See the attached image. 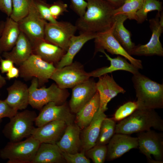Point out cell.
<instances>
[{
  "instance_id": "1",
  "label": "cell",
  "mask_w": 163,
  "mask_h": 163,
  "mask_svg": "<svg viewBox=\"0 0 163 163\" xmlns=\"http://www.w3.org/2000/svg\"><path fill=\"white\" fill-rule=\"evenodd\" d=\"M85 0L87 3L85 12L75 24L79 34H97L110 29L115 22V8L104 0Z\"/></svg>"
},
{
  "instance_id": "2",
  "label": "cell",
  "mask_w": 163,
  "mask_h": 163,
  "mask_svg": "<svg viewBox=\"0 0 163 163\" xmlns=\"http://www.w3.org/2000/svg\"><path fill=\"white\" fill-rule=\"evenodd\" d=\"M136 92L137 109L163 108V84L158 83L139 72L132 78Z\"/></svg>"
},
{
  "instance_id": "3",
  "label": "cell",
  "mask_w": 163,
  "mask_h": 163,
  "mask_svg": "<svg viewBox=\"0 0 163 163\" xmlns=\"http://www.w3.org/2000/svg\"><path fill=\"white\" fill-rule=\"evenodd\" d=\"M152 128L163 131V120L155 109H136L116 126L115 133L130 135L148 131Z\"/></svg>"
},
{
  "instance_id": "4",
  "label": "cell",
  "mask_w": 163,
  "mask_h": 163,
  "mask_svg": "<svg viewBox=\"0 0 163 163\" xmlns=\"http://www.w3.org/2000/svg\"><path fill=\"white\" fill-rule=\"evenodd\" d=\"M39 86L37 79L34 78L28 87L29 104L35 109L40 110L51 102L59 105L63 104L66 102L69 95L67 89L60 88L56 83L52 84L47 88H39Z\"/></svg>"
},
{
  "instance_id": "5",
  "label": "cell",
  "mask_w": 163,
  "mask_h": 163,
  "mask_svg": "<svg viewBox=\"0 0 163 163\" xmlns=\"http://www.w3.org/2000/svg\"><path fill=\"white\" fill-rule=\"evenodd\" d=\"M40 143L30 136L23 141L8 142L0 151V157L8 163H31Z\"/></svg>"
},
{
  "instance_id": "6",
  "label": "cell",
  "mask_w": 163,
  "mask_h": 163,
  "mask_svg": "<svg viewBox=\"0 0 163 163\" xmlns=\"http://www.w3.org/2000/svg\"><path fill=\"white\" fill-rule=\"evenodd\" d=\"M37 115L35 112L29 110L17 112L10 118L3 133L10 140L14 142L30 136L35 128L34 126Z\"/></svg>"
},
{
  "instance_id": "7",
  "label": "cell",
  "mask_w": 163,
  "mask_h": 163,
  "mask_svg": "<svg viewBox=\"0 0 163 163\" xmlns=\"http://www.w3.org/2000/svg\"><path fill=\"white\" fill-rule=\"evenodd\" d=\"M19 76L26 79L37 78L39 85L48 82L56 67L40 57L32 53L26 61L19 66Z\"/></svg>"
},
{
  "instance_id": "8",
  "label": "cell",
  "mask_w": 163,
  "mask_h": 163,
  "mask_svg": "<svg viewBox=\"0 0 163 163\" xmlns=\"http://www.w3.org/2000/svg\"><path fill=\"white\" fill-rule=\"evenodd\" d=\"M138 147L150 163H163V134L150 129L138 133Z\"/></svg>"
},
{
  "instance_id": "9",
  "label": "cell",
  "mask_w": 163,
  "mask_h": 163,
  "mask_svg": "<svg viewBox=\"0 0 163 163\" xmlns=\"http://www.w3.org/2000/svg\"><path fill=\"white\" fill-rule=\"evenodd\" d=\"M90 77L81 63L77 62L60 68H56L50 79L54 81L60 88H72L87 80Z\"/></svg>"
},
{
  "instance_id": "10",
  "label": "cell",
  "mask_w": 163,
  "mask_h": 163,
  "mask_svg": "<svg viewBox=\"0 0 163 163\" xmlns=\"http://www.w3.org/2000/svg\"><path fill=\"white\" fill-rule=\"evenodd\" d=\"M152 34L149 41L144 45H136L130 55L163 56V48L159 38L163 31V15L158 12L155 17L149 20Z\"/></svg>"
},
{
  "instance_id": "11",
  "label": "cell",
  "mask_w": 163,
  "mask_h": 163,
  "mask_svg": "<svg viewBox=\"0 0 163 163\" xmlns=\"http://www.w3.org/2000/svg\"><path fill=\"white\" fill-rule=\"evenodd\" d=\"M18 22L21 31L26 36L32 45L44 38L45 28L47 22L40 16L33 0H30L27 14Z\"/></svg>"
},
{
  "instance_id": "12",
  "label": "cell",
  "mask_w": 163,
  "mask_h": 163,
  "mask_svg": "<svg viewBox=\"0 0 163 163\" xmlns=\"http://www.w3.org/2000/svg\"><path fill=\"white\" fill-rule=\"evenodd\" d=\"M77 30L75 25L69 22H47L45 28L44 38L66 51L71 39Z\"/></svg>"
},
{
  "instance_id": "13",
  "label": "cell",
  "mask_w": 163,
  "mask_h": 163,
  "mask_svg": "<svg viewBox=\"0 0 163 163\" xmlns=\"http://www.w3.org/2000/svg\"><path fill=\"white\" fill-rule=\"evenodd\" d=\"M113 27L106 31L97 34L94 39V53L101 50H106L112 55L124 57L138 69H142V61L134 58L129 55L114 37L112 33Z\"/></svg>"
},
{
  "instance_id": "14",
  "label": "cell",
  "mask_w": 163,
  "mask_h": 163,
  "mask_svg": "<svg viewBox=\"0 0 163 163\" xmlns=\"http://www.w3.org/2000/svg\"><path fill=\"white\" fill-rule=\"evenodd\" d=\"M72 113L66 102L59 105L51 102L40 110L36 118L35 125L38 127L50 122L61 120L68 125L74 123L75 116Z\"/></svg>"
},
{
  "instance_id": "15",
  "label": "cell",
  "mask_w": 163,
  "mask_h": 163,
  "mask_svg": "<svg viewBox=\"0 0 163 163\" xmlns=\"http://www.w3.org/2000/svg\"><path fill=\"white\" fill-rule=\"evenodd\" d=\"M97 91L96 82L90 78L72 88L69 106L71 112L76 113L79 111Z\"/></svg>"
},
{
  "instance_id": "16",
  "label": "cell",
  "mask_w": 163,
  "mask_h": 163,
  "mask_svg": "<svg viewBox=\"0 0 163 163\" xmlns=\"http://www.w3.org/2000/svg\"><path fill=\"white\" fill-rule=\"evenodd\" d=\"M138 145L137 137H132L128 134L116 133L107 145L106 160L111 161L119 158L130 150L138 148Z\"/></svg>"
},
{
  "instance_id": "17",
  "label": "cell",
  "mask_w": 163,
  "mask_h": 163,
  "mask_svg": "<svg viewBox=\"0 0 163 163\" xmlns=\"http://www.w3.org/2000/svg\"><path fill=\"white\" fill-rule=\"evenodd\" d=\"M99 78L96 82V88L100 97V107L99 110L104 112L107 109L109 102L119 93H124V89L115 81L112 76L108 74Z\"/></svg>"
},
{
  "instance_id": "18",
  "label": "cell",
  "mask_w": 163,
  "mask_h": 163,
  "mask_svg": "<svg viewBox=\"0 0 163 163\" xmlns=\"http://www.w3.org/2000/svg\"><path fill=\"white\" fill-rule=\"evenodd\" d=\"M67 126L63 121H53L35 127L31 136L40 143L56 144L62 136Z\"/></svg>"
},
{
  "instance_id": "19",
  "label": "cell",
  "mask_w": 163,
  "mask_h": 163,
  "mask_svg": "<svg viewBox=\"0 0 163 163\" xmlns=\"http://www.w3.org/2000/svg\"><path fill=\"white\" fill-rule=\"evenodd\" d=\"M7 90L8 96L4 101L10 107L17 111L27 107L29 104V94L26 84L16 80Z\"/></svg>"
},
{
  "instance_id": "20",
  "label": "cell",
  "mask_w": 163,
  "mask_h": 163,
  "mask_svg": "<svg viewBox=\"0 0 163 163\" xmlns=\"http://www.w3.org/2000/svg\"><path fill=\"white\" fill-rule=\"evenodd\" d=\"M106 117L104 112L98 109L89 124L82 129L80 134L81 151L85 152L96 145L101 122Z\"/></svg>"
},
{
  "instance_id": "21",
  "label": "cell",
  "mask_w": 163,
  "mask_h": 163,
  "mask_svg": "<svg viewBox=\"0 0 163 163\" xmlns=\"http://www.w3.org/2000/svg\"><path fill=\"white\" fill-rule=\"evenodd\" d=\"M32 53V46L30 41L21 32L16 43L11 50L3 53L1 55L4 58L10 60L14 64L19 66Z\"/></svg>"
},
{
  "instance_id": "22",
  "label": "cell",
  "mask_w": 163,
  "mask_h": 163,
  "mask_svg": "<svg viewBox=\"0 0 163 163\" xmlns=\"http://www.w3.org/2000/svg\"><path fill=\"white\" fill-rule=\"evenodd\" d=\"M33 53L48 62L55 65L66 53L63 49L46 40H40L32 44Z\"/></svg>"
},
{
  "instance_id": "23",
  "label": "cell",
  "mask_w": 163,
  "mask_h": 163,
  "mask_svg": "<svg viewBox=\"0 0 163 163\" xmlns=\"http://www.w3.org/2000/svg\"><path fill=\"white\" fill-rule=\"evenodd\" d=\"M81 130L75 123L67 125L62 136L56 143L62 152L73 154L81 150Z\"/></svg>"
},
{
  "instance_id": "24",
  "label": "cell",
  "mask_w": 163,
  "mask_h": 163,
  "mask_svg": "<svg viewBox=\"0 0 163 163\" xmlns=\"http://www.w3.org/2000/svg\"><path fill=\"white\" fill-rule=\"evenodd\" d=\"M100 52L103 53L107 59L110 61V65L108 66L98 68L88 72L90 77H99L117 70L126 71L133 75L139 72V69L128 62L124 57L119 55L115 58H112L105 52L104 50H101Z\"/></svg>"
},
{
  "instance_id": "25",
  "label": "cell",
  "mask_w": 163,
  "mask_h": 163,
  "mask_svg": "<svg viewBox=\"0 0 163 163\" xmlns=\"http://www.w3.org/2000/svg\"><path fill=\"white\" fill-rule=\"evenodd\" d=\"M66 163L56 144L40 143L31 163Z\"/></svg>"
},
{
  "instance_id": "26",
  "label": "cell",
  "mask_w": 163,
  "mask_h": 163,
  "mask_svg": "<svg viewBox=\"0 0 163 163\" xmlns=\"http://www.w3.org/2000/svg\"><path fill=\"white\" fill-rule=\"evenodd\" d=\"M21 32L18 22L8 17L0 37V55L11 50L16 43Z\"/></svg>"
},
{
  "instance_id": "27",
  "label": "cell",
  "mask_w": 163,
  "mask_h": 163,
  "mask_svg": "<svg viewBox=\"0 0 163 163\" xmlns=\"http://www.w3.org/2000/svg\"><path fill=\"white\" fill-rule=\"evenodd\" d=\"M96 34L82 33L77 36L74 35L71 38L67 50L60 60L55 65L60 68L71 64L75 55L84 44L88 41L94 39Z\"/></svg>"
},
{
  "instance_id": "28",
  "label": "cell",
  "mask_w": 163,
  "mask_h": 163,
  "mask_svg": "<svg viewBox=\"0 0 163 163\" xmlns=\"http://www.w3.org/2000/svg\"><path fill=\"white\" fill-rule=\"evenodd\" d=\"M127 19L123 14L115 16V22L112 30V34L124 49L130 55L136 46L132 42L130 32L124 27V23Z\"/></svg>"
},
{
  "instance_id": "29",
  "label": "cell",
  "mask_w": 163,
  "mask_h": 163,
  "mask_svg": "<svg viewBox=\"0 0 163 163\" xmlns=\"http://www.w3.org/2000/svg\"><path fill=\"white\" fill-rule=\"evenodd\" d=\"M100 97L97 91L94 96L76 114L74 123L81 129L90 123L100 107Z\"/></svg>"
},
{
  "instance_id": "30",
  "label": "cell",
  "mask_w": 163,
  "mask_h": 163,
  "mask_svg": "<svg viewBox=\"0 0 163 163\" xmlns=\"http://www.w3.org/2000/svg\"><path fill=\"white\" fill-rule=\"evenodd\" d=\"M116 123L113 118H105L102 121L96 145H106L115 133Z\"/></svg>"
},
{
  "instance_id": "31",
  "label": "cell",
  "mask_w": 163,
  "mask_h": 163,
  "mask_svg": "<svg viewBox=\"0 0 163 163\" xmlns=\"http://www.w3.org/2000/svg\"><path fill=\"white\" fill-rule=\"evenodd\" d=\"M144 0H126L120 7L113 11L114 16L123 14L127 19L136 21V13L142 5Z\"/></svg>"
},
{
  "instance_id": "32",
  "label": "cell",
  "mask_w": 163,
  "mask_h": 163,
  "mask_svg": "<svg viewBox=\"0 0 163 163\" xmlns=\"http://www.w3.org/2000/svg\"><path fill=\"white\" fill-rule=\"evenodd\" d=\"M162 10V2L158 0H144L136 13L137 23L141 24L147 19L149 12L157 11L160 12Z\"/></svg>"
},
{
  "instance_id": "33",
  "label": "cell",
  "mask_w": 163,
  "mask_h": 163,
  "mask_svg": "<svg viewBox=\"0 0 163 163\" xmlns=\"http://www.w3.org/2000/svg\"><path fill=\"white\" fill-rule=\"evenodd\" d=\"M12 10L10 17L18 22L27 14L30 0H12Z\"/></svg>"
},
{
  "instance_id": "34",
  "label": "cell",
  "mask_w": 163,
  "mask_h": 163,
  "mask_svg": "<svg viewBox=\"0 0 163 163\" xmlns=\"http://www.w3.org/2000/svg\"><path fill=\"white\" fill-rule=\"evenodd\" d=\"M107 154L106 145H96L85 152L87 157L91 159L94 163H104Z\"/></svg>"
},
{
  "instance_id": "35",
  "label": "cell",
  "mask_w": 163,
  "mask_h": 163,
  "mask_svg": "<svg viewBox=\"0 0 163 163\" xmlns=\"http://www.w3.org/2000/svg\"><path fill=\"white\" fill-rule=\"evenodd\" d=\"M137 109V105L136 102L129 101L117 109L113 119L115 121L121 120L130 116Z\"/></svg>"
},
{
  "instance_id": "36",
  "label": "cell",
  "mask_w": 163,
  "mask_h": 163,
  "mask_svg": "<svg viewBox=\"0 0 163 163\" xmlns=\"http://www.w3.org/2000/svg\"><path fill=\"white\" fill-rule=\"evenodd\" d=\"M33 1L39 14L42 19L49 22L56 23L57 21L50 14V4L44 0H33Z\"/></svg>"
},
{
  "instance_id": "37",
  "label": "cell",
  "mask_w": 163,
  "mask_h": 163,
  "mask_svg": "<svg viewBox=\"0 0 163 163\" xmlns=\"http://www.w3.org/2000/svg\"><path fill=\"white\" fill-rule=\"evenodd\" d=\"M64 158L68 163H90V161L86 157L85 152L81 151L73 154L62 152Z\"/></svg>"
},
{
  "instance_id": "38",
  "label": "cell",
  "mask_w": 163,
  "mask_h": 163,
  "mask_svg": "<svg viewBox=\"0 0 163 163\" xmlns=\"http://www.w3.org/2000/svg\"><path fill=\"white\" fill-rule=\"evenodd\" d=\"M68 5L61 0H58L50 4L49 10L53 17L56 19L64 12L68 11Z\"/></svg>"
},
{
  "instance_id": "39",
  "label": "cell",
  "mask_w": 163,
  "mask_h": 163,
  "mask_svg": "<svg viewBox=\"0 0 163 163\" xmlns=\"http://www.w3.org/2000/svg\"><path fill=\"white\" fill-rule=\"evenodd\" d=\"M70 0L71 8L79 17L83 16L86 9L87 2L85 0Z\"/></svg>"
},
{
  "instance_id": "40",
  "label": "cell",
  "mask_w": 163,
  "mask_h": 163,
  "mask_svg": "<svg viewBox=\"0 0 163 163\" xmlns=\"http://www.w3.org/2000/svg\"><path fill=\"white\" fill-rule=\"evenodd\" d=\"M18 111L10 107L4 100H0V123L4 117L11 118Z\"/></svg>"
},
{
  "instance_id": "41",
  "label": "cell",
  "mask_w": 163,
  "mask_h": 163,
  "mask_svg": "<svg viewBox=\"0 0 163 163\" xmlns=\"http://www.w3.org/2000/svg\"><path fill=\"white\" fill-rule=\"evenodd\" d=\"M12 10V0H0V11L10 17Z\"/></svg>"
},
{
  "instance_id": "42",
  "label": "cell",
  "mask_w": 163,
  "mask_h": 163,
  "mask_svg": "<svg viewBox=\"0 0 163 163\" xmlns=\"http://www.w3.org/2000/svg\"><path fill=\"white\" fill-rule=\"evenodd\" d=\"M0 70L2 73H7L14 66L12 61L8 59H3L2 57H0Z\"/></svg>"
},
{
  "instance_id": "43",
  "label": "cell",
  "mask_w": 163,
  "mask_h": 163,
  "mask_svg": "<svg viewBox=\"0 0 163 163\" xmlns=\"http://www.w3.org/2000/svg\"><path fill=\"white\" fill-rule=\"evenodd\" d=\"M6 75L7 78L9 80L18 78L19 76L18 68L13 66L6 73Z\"/></svg>"
},
{
  "instance_id": "44",
  "label": "cell",
  "mask_w": 163,
  "mask_h": 163,
  "mask_svg": "<svg viewBox=\"0 0 163 163\" xmlns=\"http://www.w3.org/2000/svg\"><path fill=\"white\" fill-rule=\"evenodd\" d=\"M111 5L115 9L121 7L126 0H104Z\"/></svg>"
},
{
  "instance_id": "45",
  "label": "cell",
  "mask_w": 163,
  "mask_h": 163,
  "mask_svg": "<svg viewBox=\"0 0 163 163\" xmlns=\"http://www.w3.org/2000/svg\"><path fill=\"white\" fill-rule=\"evenodd\" d=\"M6 83L5 78L2 76L0 73V89L4 86Z\"/></svg>"
},
{
  "instance_id": "46",
  "label": "cell",
  "mask_w": 163,
  "mask_h": 163,
  "mask_svg": "<svg viewBox=\"0 0 163 163\" xmlns=\"http://www.w3.org/2000/svg\"><path fill=\"white\" fill-rule=\"evenodd\" d=\"M5 21H2L0 22V37L2 34L3 31L4 25Z\"/></svg>"
}]
</instances>
